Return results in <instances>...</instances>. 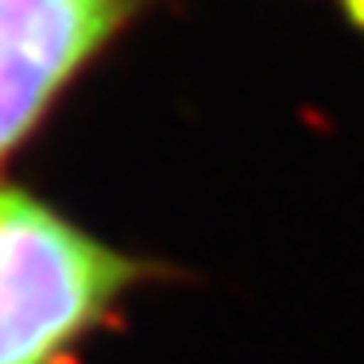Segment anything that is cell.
<instances>
[{
	"label": "cell",
	"mask_w": 364,
	"mask_h": 364,
	"mask_svg": "<svg viewBox=\"0 0 364 364\" xmlns=\"http://www.w3.org/2000/svg\"><path fill=\"white\" fill-rule=\"evenodd\" d=\"M151 264L0 186V364H74Z\"/></svg>",
	"instance_id": "cell-1"
},
{
	"label": "cell",
	"mask_w": 364,
	"mask_h": 364,
	"mask_svg": "<svg viewBox=\"0 0 364 364\" xmlns=\"http://www.w3.org/2000/svg\"><path fill=\"white\" fill-rule=\"evenodd\" d=\"M147 0H0V159Z\"/></svg>",
	"instance_id": "cell-2"
},
{
	"label": "cell",
	"mask_w": 364,
	"mask_h": 364,
	"mask_svg": "<svg viewBox=\"0 0 364 364\" xmlns=\"http://www.w3.org/2000/svg\"><path fill=\"white\" fill-rule=\"evenodd\" d=\"M345 8H349V16L364 28V0H345Z\"/></svg>",
	"instance_id": "cell-3"
}]
</instances>
